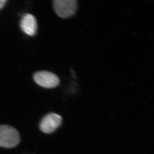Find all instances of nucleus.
Returning <instances> with one entry per match:
<instances>
[{
    "label": "nucleus",
    "instance_id": "f257e3e1",
    "mask_svg": "<svg viewBox=\"0 0 154 154\" xmlns=\"http://www.w3.org/2000/svg\"><path fill=\"white\" fill-rule=\"evenodd\" d=\"M20 141V136L16 129L9 125H0V147L13 148Z\"/></svg>",
    "mask_w": 154,
    "mask_h": 154
},
{
    "label": "nucleus",
    "instance_id": "7ed1b4c3",
    "mask_svg": "<svg viewBox=\"0 0 154 154\" xmlns=\"http://www.w3.org/2000/svg\"><path fill=\"white\" fill-rule=\"evenodd\" d=\"M34 81L36 84L47 88L57 87L60 83V79L53 73L49 71H38L34 76Z\"/></svg>",
    "mask_w": 154,
    "mask_h": 154
},
{
    "label": "nucleus",
    "instance_id": "f03ea898",
    "mask_svg": "<svg viewBox=\"0 0 154 154\" xmlns=\"http://www.w3.org/2000/svg\"><path fill=\"white\" fill-rule=\"evenodd\" d=\"M54 10L58 16L69 18L74 15L77 10L76 0H55L53 2Z\"/></svg>",
    "mask_w": 154,
    "mask_h": 154
},
{
    "label": "nucleus",
    "instance_id": "20e7f679",
    "mask_svg": "<svg viewBox=\"0 0 154 154\" xmlns=\"http://www.w3.org/2000/svg\"><path fill=\"white\" fill-rule=\"evenodd\" d=\"M62 123V117L57 114L51 113L44 117L39 124L42 132L51 134L56 130Z\"/></svg>",
    "mask_w": 154,
    "mask_h": 154
},
{
    "label": "nucleus",
    "instance_id": "423d86ee",
    "mask_svg": "<svg viewBox=\"0 0 154 154\" xmlns=\"http://www.w3.org/2000/svg\"><path fill=\"white\" fill-rule=\"evenodd\" d=\"M6 2H7V1L6 0H0V10L4 6Z\"/></svg>",
    "mask_w": 154,
    "mask_h": 154
},
{
    "label": "nucleus",
    "instance_id": "39448f33",
    "mask_svg": "<svg viewBox=\"0 0 154 154\" xmlns=\"http://www.w3.org/2000/svg\"><path fill=\"white\" fill-rule=\"evenodd\" d=\"M20 26L22 31L29 36L35 35L38 28L36 19L33 15L26 14L20 21Z\"/></svg>",
    "mask_w": 154,
    "mask_h": 154
}]
</instances>
